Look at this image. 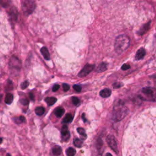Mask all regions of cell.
Listing matches in <instances>:
<instances>
[{
	"label": "cell",
	"mask_w": 156,
	"mask_h": 156,
	"mask_svg": "<svg viewBox=\"0 0 156 156\" xmlns=\"http://www.w3.org/2000/svg\"><path fill=\"white\" fill-rule=\"evenodd\" d=\"M8 2H9V1H4V3H5V4H6V3H8ZM6 5H8V4H6ZM6 6H4V5L3 4V6H4V7H5V6H6H6H6Z\"/></svg>",
	"instance_id": "obj_36"
},
{
	"label": "cell",
	"mask_w": 156,
	"mask_h": 156,
	"mask_svg": "<svg viewBox=\"0 0 156 156\" xmlns=\"http://www.w3.org/2000/svg\"><path fill=\"white\" fill-rule=\"evenodd\" d=\"M145 54H146V51H145L144 48H141L139 49V50L137 51V53H136L135 59L137 61L141 60V59H142L144 57V56H145Z\"/></svg>",
	"instance_id": "obj_9"
},
{
	"label": "cell",
	"mask_w": 156,
	"mask_h": 156,
	"mask_svg": "<svg viewBox=\"0 0 156 156\" xmlns=\"http://www.w3.org/2000/svg\"><path fill=\"white\" fill-rule=\"evenodd\" d=\"M53 154L55 156H59L62 153V148L59 146H55L52 149Z\"/></svg>",
	"instance_id": "obj_13"
},
{
	"label": "cell",
	"mask_w": 156,
	"mask_h": 156,
	"mask_svg": "<svg viewBox=\"0 0 156 156\" xmlns=\"http://www.w3.org/2000/svg\"><path fill=\"white\" fill-rule=\"evenodd\" d=\"M139 97L144 101L156 102V88L150 87L142 88L141 93L139 95Z\"/></svg>",
	"instance_id": "obj_2"
},
{
	"label": "cell",
	"mask_w": 156,
	"mask_h": 156,
	"mask_svg": "<svg viewBox=\"0 0 156 156\" xmlns=\"http://www.w3.org/2000/svg\"><path fill=\"white\" fill-rule=\"evenodd\" d=\"M25 118L23 116H20L14 118V121L16 123H21L25 121Z\"/></svg>",
	"instance_id": "obj_23"
},
{
	"label": "cell",
	"mask_w": 156,
	"mask_h": 156,
	"mask_svg": "<svg viewBox=\"0 0 156 156\" xmlns=\"http://www.w3.org/2000/svg\"><path fill=\"white\" fill-rule=\"evenodd\" d=\"M2 141H3V140H2V139H1V137H0V143H1V142H2Z\"/></svg>",
	"instance_id": "obj_37"
},
{
	"label": "cell",
	"mask_w": 156,
	"mask_h": 156,
	"mask_svg": "<svg viewBox=\"0 0 156 156\" xmlns=\"http://www.w3.org/2000/svg\"><path fill=\"white\" fill-rule=\"evenodd\" d=\"M35 113L37 114V115H39V116H41L45 113V109L43 107H37L35 110Z\"/></svg>",
	"instance_id": "obj_16"
},
{
	"label": "cell",
	"mask_w": 156,
	"mask_h": 156,
	"mask_svg": "<svg viewBox=\"0 0 156 156\" xmlns=\"http://www.w3.org/2000/svg\"><path fill=\"white\" fill-rule=\"evenodd\" d=\"M65 112V110L62 107H58L55 110L54 113L56 116L58 118H60L62 115H63V113Z\"/></svg>",
	"instance_id": "obj_12"
},
{
	"label": "cell",
	"mask_w": 156,
	"mask_h": 156,
	"mask_svg": "<svg viewBox=\"0 0 156 156\" xmlns=\"http://www.w3.org/2000/svg\"><path fill=\"white\" fill-rule=\"evenodd\" d=\"M72 102L74 104L76 105V106H77V105H78L80 103V100H79V99L78 98V97H75V96H74V97L72 98Z\"/></svg>",
	"instance_id": "obj_25"
},
{
	"label": "cell",
	"mask_w": 156,
	"mask_h": 156,
	"mask_svg": "<svg viewBox=\"0 0 156 156\" xmlns=\"http://www.w3.org/2000/svg\"><path fill=\"white\" fill-rule=\"evenodd\" d=\"M106 141H107L108 145L111 147L112 150L116 154H118V145H117V143H116L115 137L112 135H109L106 138Z\"/></svg>",
	"instance_id": "obj_5"
},
{
	"label": "cell",
	"mask_w": 156,
	"mask_h": 156,
	"mask_svg": "<svg viewBox=\"0 0 156 156\" xmlns=\"http://www.w3.org/2000/svg\"><path fill=\"white\" fill-rule=\"evenodd\" d=\"M35 8V3L33 1H24L22 4V10L25 15H28L33 13Z\"/></svg>",
	"instance_id": "obj_4"
},
{
	"label": "cell",
	"mask_w": 156,
	"mask_h": 156,
	"mask_svg": "<svg viewBox=\"0 0 156 156\" xmlns=\"http://www.w3.org/2000/svg\"><path fill=\"white\" fill-rule=\"evenodd\" d=\"M66 154L68 156H74L76 154V150L73 148H68L66 150Z\"/></svg>",
	"instance_id": "obj_18"
},
{
	"label": "cell",
	"mask_w": 156,
	"mask_h": 156,
	"mask_svg": "<svg viewBox=\"0 0 156 156\" xmlns=\"http://www.w3.org/2000/svg\"><path fill=\"white\" fill-rule=\"evenodd\" d=\"M61 133H62V139L64 141H68V139H70V134L69 131L68 129V127L66 125H64L62 128V131H61Z\"/></svg>",
	"instance_id": "obj_8"
},
{
	"label": "cell",
	"mask_w": 156,
	"mask_h": 156,
	"mask_svg": "<svg viewBox=\"0 0 156 156\" xmlns=\"http://www.w3.org/2000/svg\"><path fill=\"white\" fill-rule=\"evenodd\" d=\"M130 65H127V64H124V65H123L122 66V67H121V69L123 70H128L130 68Z\"/></svg>",
	"instance_id": "obj_31"
},
{
	"label": "cell",
	"mask_w": 156,
	"mask_h": 156,
	"mask_svg": "<svg viewBox=\"0 0 156 156\" xmlns=\"http://www.w3.org/2000/svg\"><path fill=\"white\" fill-rule=\"evenodd\" d=\"M62 87H63V90H64L65 91H68V90H69L70 86L68 85V84H63V86H62Z\"/></svg>",
	"instance_id": "obj_28"
},
{
	"label": "cell",
	"mask_w": 156,
	"mask_h": 156,
	"mask_svg": "<svg viewBox=\"0 0 156 156\" xmlns=\"http://www.w3.org/2000/svg\"><path fill=\"white\" fill-rule=\"evenodd\" d=\"M130 45V39L127 35L122 34L118 35L115 39V50L116 53L121 54L126 51Z\"/></svg>",
	"instance_id": "obj_1"
},
{
	"label": "cell",
	"mask_w": 156,
	"mask_h": 156,
	"mask_svg": "<svg viewBox=\"0 0 156 156\" xmlns=\"http://www.w3.org/2000/svg\"><path fill=\"white\" fill-rule=\"evenodd\" d=\"M29 86V83H28V81H25L22 84H21V87L22 89H25L28 87V86Z\"/></svg>",
	"instance_id": "obj_27"
},
{
	"label": "cell",
	"mask_w": 156,
	"mask_h": 156,
	"mask_svg": "<svg viewBox=\"0 0 156 156\" xmlns=\"http://www.w3.org/2000/svg\"><path fill=\"white\" fill-rule=\"evenodd\" d=\"M59 88H60V86H59V85H58V84H56L55 86H53V91H57V90L59 89Z\"/></svg>",
	"instance_id": "obj_32"
},
{
	"label": "cell",
	"mask_w": 156,
	"mask_h": 156,
	"mask_svg": "<svg viewBox=\"0 0 156 156\" xmlns=\"http://www.w3.org/2000/svg\"><path fill=\"white\" fill-rule=\"evenodd\" d=\"M13 100V96L12 94L10 93H8L6 94V98H5V103L7 104H10L12 103Z\"/></svg>",
	"instance_id": "obj_14"
},
{
	"label": "cell",
	"mask_w": 156,
	"mask_h": 156,
	"mask_svg": "<svg viewBox=\"0 0 156 156\" xmlns=\"http://www.w3.org/2000/svg\"><path fill=\"white\" fill-rule=\"evenodd\" d=\"M99 94L103 98H107L111 94V90L109 88H104L100 91Z\"/></svg>",
	"instance_id": "obj_11"
},
{
	"label": "cell",
	"mask_w": 156,
	"mask_h": 156,
	"mask_svg": "<svg viewBox=\"0 0 156 156\" xmlns=\"http://www.w3.org/2000/svg\"><path fill=\"white\" fill-rule=\"evenodd\" d=\"M106 156H113L112 154H111V153H107L106 154Z\"/></svg>",
	"instance_id": "obj_34"
},
{
	"label": "cell",
	"mask_w": 156,
	"mask_h": 156,
	"mask_svg": "<svg viewBox=\"0 0 156 156\" xmlns=\"http://www.w3.org/2000/svg\"><path fill=\"white\" fill-rule=\"evenodd\" d=\"M72 120H73L72 115H71V114L68 113V114H66L65 118H63V123H68L71 122Z\"/></svg>",
	"instance_id": "obj_19"
},
{
	"label": "cell",
	"mask_w": 156,
	"mask_h": 156,
	"mask_svg": "<svg viewBox=\"0 0 156 156\" xmlns=\"http://www.w3.org/2000/svg\"><path fill=\"white\" fill-rule=\"evenodd\" d=\"M73 88L77 92H80V91H81V90H82L81 86H78V85H74V86H73Z\"/></svg>",
	"instance_id": "obj_29"
},
{
	"label": "cell",
	"mask_w": 156,
	"mask_h": 156,
	"mask_svg": "<svg viewBox=\"0 0 156 156\" xmlns=\"http://www.w3.org/2000/svg\"><path fill=\"white\" fill-rule=\"evenodd\" d=\"M129 113V110L126 107L121 106V105L116 107L114 112V119L115 121H118L123 119Z\"/></svg>",
	"instance_id": "obj_3"
},
{
	"label": "cell",
	"mask_w": 156,
	"mask_h": 156,
	"mask_svg": "<svg viewBox=\"0 0 156 156\" xmlns=\"http://www.w3.org/2000/svg\"><path fill=\"white\" fill-rule=\"evenodd\" d=\"M40 52H41V54L43 55V56L46 60H49L50 59V54H49V53L48 50V49L46 48H41V49H40Z\"/></svg>",
	"instance_id": "obj_10"
},
{
	"label": "cell",
	"mask_w": 156,
	"mask_h": 156,
	"mask_svg": "<svg viewBox=\"0 0 156 156\" xmlns=\"http://www.w3.org/2000/svg\"><path fill=\"white\" fill-rule=\"evenodd\" d=\"M149 23H150V22L146 24V25H144L142 27V28L140 29V31H139V33L140 35H143V34H144V33L148 31V29H149Z\"/></svg>",
	"instance_id": "obj_17"
},
{
	"label": "cell",
	"mask_w": 156,
	"mask_h": 156,
	"mask_svg": "<svg viewBox=\"0 0 156 156\" xmlns=\"http://www.w3.org/2000/svg\"><path fill=\"white\" fill-rule=\"evenodd\" d=\"M94 68V65L87 64L86 66H84V68L80 71L79 73L78 74V76L81 77V78H83V77L86 76L88 75V74L90 73L91 71H92Z\"/></svg>",
	"instance_id": "obj_6"
},
{
	"label": "cell",
	"mask_w": 156,
	"mask_h": 156,
	"mask_svg": "<svg viewBox=\"0 0 156 156\" xmlns=\"http://www.w3.org/2000/svg\"><path fill=\"white\" fill-rule=\"evenodd\" d=\"M10 156V155L9 154H7V156Z\"/></svg>",
	"instance_id": "obj_38"
},
{
	"label": "cell",
	"mask_w": 156,
	"mask_h": 156,
	"mask_svg": "<svg viewBox=\"0 0 156 156\" xmlns=\"http://www.w3.org/2000/svg\"><path fill=\"white\" fill-rule=\"evenodd\" d=\"M20 102L21 104L24 105V106H26V105L29 104V100L26 98H23L21 99L20 100Z\"/></svg>",
	"instance_id": "obj_26"
},
{
	"label": "cell",
	"mask_w": 156,
	"mask_h": 156,
	"mask_svg": "<svg viewBox=\"0 0 156 156\" xmlns=\"http://www.w3.org/2000/svg\"><path fill=\"white\" fill-rule=\"evenodd\" d=\"M77 131H78V133L81 135L84 138H86L87 135H86V131L83 128H81V127H79V128L77 129Z\"/></svg>",
	"instance_id": "obj_24"
},
{
	"label": "cell",
	"mask_w": 156,
	"mask_h": 156,
	"mask_svg": "<svg viewBox=\"0 0 156 156\" xmlns=\"http://www.w3.org/2000/svg\"><path fill=\"white\" fill-rule=\"evenodd\" d=\"M9 15H10V17L13 20H16V17H17V12H16V9H14V8L11 9V11H10Z\"/></svg>",
	"instance_id": "obj_20"
},
{
	"label": "cell",
	"mask_w": 156,
	"mask_h": 156,
	"mask_svg": "<svg viewBox=\"0 0 156 156\" xmlns=\"http://www.w3.org/2000/svg\"><path fill=\"white\" fill-rule=\"evenodd\" d=\"M20 61L18 60V59L15 57H13L10 59V62H9V65L10 68H13V69H17L18 70H20Z\"/></svg>",
	"instance_id": "obj_7"
},
{
	"label": "cell",
	"mask_w": 156,
	"mask_h": 156,
	"mask_svg": "<svg viewBox=\"0 0 156 156\" xmlns=\"http://www.w3.org/2000/svg\"><path fill=\"white\" fill-rule=\"evenodd\" d=\"M29 97H30V98H31V100L33 101L34 99V95H33V94H32V93H30L29 94Z\"/></svg>",
	"instance_id": "obj_33"
},
{
	"label": "cell",
	"mask_w": 156,
	"mask_h": 156,
	"mask_svg": "<svg viewBox=\"0 0 156 156\" xmlns=\"http://www.w3.org/2000/svg\"><path fill=\"white\" fill-rule=\"evenodd\" d=\"M123 86V84H121V83L117 82V83H115V84H113V87L115 88H119V87H122Z\"/></svg>",
	"instance_id": "obj_30"
},
{
	"label": "cell",
	"mask_w": 156,
	"mask_h": 156,
	"mask_svg": "<svg viewBox=\"0 0 156 156\" xmlns=\"http://www.w3.org/2000/svg\"><path fill=\"white\" fill-rule=\"evenodd\" d=\"M45 101L49 106H52L57 101V99L54 97H47L45 99Z\"/></svg>",
	"instance_id": "obj_15"
},
{
	"label": "cell",
	"mask_w": 156,
	"mask_h": 156,
	"mask_svg": "<svg viewBox=\"0 0 156 156\" xmlns=\"http://www.w3.org/2000/svg\"><path fill=\"white\" fill-rule=\"evenodd\" d=\"M2 97H3V95H0V102L1 101V99H2Z\"/></svg>",
	"instance_id": "obj_35"
},
{
	"label": "cell",
	"mask_w": 156,
	"mask_h": 156,
	"mask_svg": "<svg viewBox=\"0 0 156 156\" xmlns=\"http://www.w3.org/2000/svg\"><path fill=\"white\" fill-rule=\"evenodd\" d=\"M107 69V64L105 63H102L99 65L97 68L98 72H103Z\"/></svg>",
	"instance_id": "obj_21"
},
{
	"label": "cell",
	"mask_w": 156,
	"mask_h": 156,
	"mask_svg": "<svg viewBox=\"0 0 156 156\" xmlns=\"http://www.w3.org/2000/svg\"><path fill=\"white\" fill-rule=\"evenodd\" d=\"M73 143L74 146H76L77 148H81L82 146V141L79 139H76L74 140Z\"/></svg>",
	"instance_id": "obj_22"
}]
</instances>
